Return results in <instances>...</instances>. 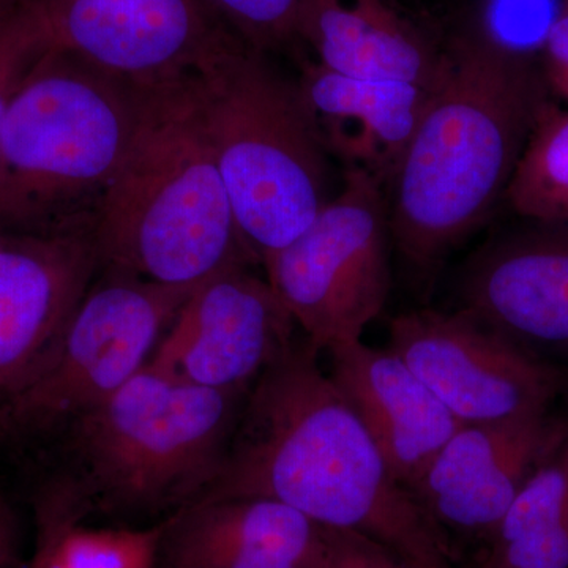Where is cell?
Listing matches in <instances>:
<instances>
[{
	"instance_id": "52a82bcc",
	"label": "cell",
	"mask_w": 568,
	"mask_h": 568,
	"mask_svg": "<svg viewBox=\"0 0 568 568\" xmlns=\"http://www.w3.org/2000/svg\"><path fill=\"white\" fill-rule=\"evenodd\" d=\"M386 186L347 168L338 196L290 245L264 261L265 280L320 353L362 339L390 294Z\"/></svg>"
},
{
	"instance_id": "30bf717a",
	"label": "cell",
	"mask_w": 568,
	"mask_h": 568,
	"mask_svg": "<svg viewBox=\"0 0 568 568\" xmlns=\"http://www.w3.org/2000/svg\"><path fill=\"white\" fill-rule=\"evenodd\" d=\"M47 50L77 55L136 85L196 73L239 39L203 0H14Z\"/></svg>"
},
{
	"instance_id": "ffe728a7",
	"label": "cell",
	"mask_w": 568,
	"mask_h": 568,
	"mask_svg": "<svg viewBox=\"0 0 568 568\" xmlns=\"http://www.w3.org/2000/svg\"><path fill=\"white\" fill-rule=\"evenodd\" d=\"M163 532L82 528L62 504L44 514L31 568H152Z\"/></svg>"
},
{
	"instance_id": "2e32d148",
	"label": "cell",
	"mask_w": 568,
	"mask_h": 568,
	"mask_svg": "<svg viewBox=\"0 0 568 568\" xmlns=\"http://www.w3.org/2000/svg\"><path fill=\"white\" fill-rule=\"evenodd\" d=\"M173 568H328L327 530L267 497L186 504L164 526Z\"/></svg>"
},
{
	"instance_id": "44dd1931",
	"label": "cell",
	"mask_w": 568,
	"mask_h": 568,
	"mask_svg": "<svg viewBox=\"0 0 568 568\" xmlns=\"http://www.w3.org/2000/svg\"><path fill=\"white\" fill-rule=\"evenodd\" d=\"M504 201L518 216L568 220V110L541 112Z\"/></svg>"
},
{
	"instance_id": "7402d4cb",
	"label": "cell",
	"mask_w": 568,
	"mask_h": 568,
	"mask_svg": "<svg viewBox=\"0 0 568 568\" xmlns=\"http://www.w3.org/2000/svg\"><path fill=\"white\" fill-rule=\"evenodd\" d=\"M566 0H481L474 33L499 50L532 59L544 50L549 29Z\"/></svg>"
},
{
	"instance_id": "5bb4252c",
	"label": "cell",
	"mask_w": 568,
	"mask_h": 568,
	"mask_svg": "<svg viewBox=\"0 0 568 568\" xmlns=\"http://www.w3.org/2000/svg\"><path fill=\"white\" fill-rule=\"evenodd\" d=\"M99 271L95 224L0 245V399L48 357Z\"/></svg>"
},
{
	"instance_id": "9c48e42d",
	"label": "cell",
	"mask_w": 568,
	"mask_h": 568,
	"mask_svg": "<svg viewBox=\"0 0 568 568\" xmlns=\"http://www.w3.org/2000/svg\"><path fill=\"white\" fill-rule=\"evenodd\" d=\"M387 347L463 425L540 416L568 390V369L534 361L457 310L402 313Z\"/></svg>"
},
{
	"instance_id": "277c9868",
	"label": "cell",
	"mask_w": 568,
	"mask_h": 568,
	"mask_svg": "<svg viewBox=\"0 0 568 568\" xmlns=\"http://www.w3.org/2000/svg\"><path fill=\"white\" fill-rule=\"evenodd\" d=\"M141 88L77 55L41 52L0 130V226H93L140 121Z\"/></svg>"
},
{
	"instance_id": "4316f807",
	"label": "cell",
	"mask_w": 568,
	"mask_h": 568,
	"mask_svg": "<svg viewBox=\"0 0 568 568\" xmlns=\"http://www.w3.org/2000/svg\"><path fill=\"white\" fill-rule=\"evenodd\" d=\"M20 551V521L9 500L0 497V568H11Z\"/></svg>"
},
{
	"instance_id": "ac0fdd59",
	"label": "cell",
	"mask_w": 568,
	"mask_h": 568,
	"mask_svg": "<svg viewBox=\"0 0 568 568\" xmlns=\"http://www.w3.org/2000/svg\"><path fill=\"white\" fill-rule=\"evenodd\" d=\"M298 40L346 77L436 88L447 70V50L388 0H302Z\"/></svg>"
},
{
	"instance_id": "7a4b0ae2",
	"label": "cell",
	"mask_w": 568,
	"mask_h": 568,
	"mask_svg": "<svg viewBox=\"0 0 568 568\" xmlns=\"http://www.w3.org/2000/svg\"><path fill=\"white\" fill-rule=\"evenodd\" d=\"M447 70L386 185L392 244L429 274L504 201L548 106L532 59L473 31L455 37Z\"/></svg>"
},
{
	"instance_id": "ba28073f",
	"label": "cell",
	"mask_w": 568,
	"mask_h": 568,
	"mask_svg": "<svg viewBox=\"0 0 568 568\" xmlns=\"http://www.w3.org/2000/svg\"><path fill=\"white\" fill-rule=\"evenodd\" d=\"M193 291L106 272L39 368L0 399L2 429L24 433L71 424L100 405L149 364Z\"/></svg>"
},
{
	"instance_id": "484cf974",
	"label": "cell",
	"mask_w": 568,
	"mask_h": 568,
	"mask_svg": "<svg viewBox=\"0 0 568 568\" xmlns=\"http://www.w3.org/2000/svg\"><path fill=\"white\" fill-rule=\"evenodd\" d=\"M541 59V73L548 89L568 102V0L564 3L558 20L549 29Z\"/></svg>"
},
{
	"instance_id": "5b68a950",
	"label": "cell",
	"mask_w": 568,
	"mask_h": 568,
	"mask_svg": "<svg viewBox=\"0 0 568 568\" xmlns=\"http://www.w3.org/2000/svg\"><path fill=\"white\" fill-rule=\"evenodd\" d=\"M193 85L239 233L263 265L331 201L328 152L297 84L244 40L209 59Z\"/></svg>"
},
{
	"instance_id": "4fadbf2b",
	"label": "cell",
	"mask_w": 568,
	"mask_h": 568,
	"mask_svg": "<svg viewBox=\"0 0 568 568\" xmlns=\"http://www.w3.org/2000/svg\"><path fill=\"white\" fill-rule=\"evenodd\" d=\"M295 327L267 280L227 268L194 287L148 365L190 386L246 394Z\"/></svg>"
},
{
	"instance_id": "d6986e66",
	"label": "cell",
	"mask_w": 568,
	"mask_h": 568,
	"mask_svg": "<svg viewBox=\"0 0 568 568\" xmlns=\"http://www.w3.org/2000/svg\"><path fill=\"white\" fill-rule=\"evenodd\" d=\"M467 568H568V422Z\"/></svg>"
},
{
	"instance_id": "7c38bea8",
	"label": "cell",
	"mask_w": 568,
	"mask_h": 568,
	"mask_svg": "<svg viewBox=\"0 0 568 568\" xmlns=\"http://www.w3.org/2000/svg\"><path fill=\"white\" fill-rule=\"evenodd\" d=\"M568 420L463 425L409 489L463 568L481 551Z\"/></svg>"
},
{
	"instance_id": "d4e9b609",
	"label": "cell",
	"mask_w": 568,
	"mask_h": 568,
	"mask_svg": "<svg viewBox=\"0 0 568 568\" xmlns=\"http://www.w3.org/2000/svg\"><path fill=\"white\" fill-rule=\"evenodd\" d=\"M327 530L328 568H417L398 552L353 530Z\"/></svg>"
},
{
	"instance_id": "9a60e30c",
	"label": "cell",
	"mask_w": 568,
	"mask_h": 568,
	"mask_svg": "<svg viewBox=\"0 0 568 568\" xmlns=\"http://www.w3.org/2000/svg\"><path fill=\"white\" fill-rule=\"evenodd\" d=\"M327 353L328 375L409 493L462 422L388 347L357 339Z\"/></svg>"
},
{
	"instance_id": "cb8c5ba5",
	"label": "cell",
	"mask_w": 568,
	"mask_h": 568,
	"mask_svg": "<svg viewBox=\"0 0 568 568\" xmlns=\"http://www.w3.org/2000/svg\"><path fill=\"white\" fill-rule=\"evenodd\" d=\"M44 51L31 17L14 0H0V130L14 93Z\"/></svg>"
},
{
	"instance_id": "e0dca14e",
	"label": "cell",
	"mask_w": 568,
	"mask_h": 568,
	"mask_svg": "<svg viewBox=\"0 0 568 568\" xmlns=\"http://www.w3.org/2000/svg\"><path fill=\"white\" fill-rule=\"evenodd\" d=\"M298 92L325 151L345 170L366 171L387 185L416 133L436 88L346 77L306 67Z\"/></svg>"
},
{
	"instance_id": "8fae6325",
	"label": "cell",
	"mask_w": 568,
	"mask_h": 568,
	"mask_svg": "<svg viewBox=\"0 0 568 568\" xmlns=\"http://www.w3.org/2000/svg\"><path fill=\"white\" fill-rule=\"evenodd\" d=\"M452 310L568 369V220L518 216L488 237L463 264Z\"/></svg>"
},
{
	"instance_id": "3957f363",
	"label": "cell",
	"mask_w": 568,
	"mask_h": 568,
	"mask_svg": "<svg viewBox=\"0 0 568 568\" xmlns=\"http://www.w3.org/2000/svg\"><path fill=\"white\" fill-rule=\"evenodd\" d=\"M193 74L140 85L136 132L97 213L106 272L196 287L256 264L239 233Z\"/></svg>"
},
{
	"instance_id": "603a6c76",
	"label": "cell",
	"mask_w": 568,
	"mask_h": 568,
	"mask_svg": "<svg viewBox=\"0 0 568 568\" xmlns=\"http://www.w3.org/2000/svg\"><path fill=\"white\" fill-rule=\"evenodd\" d=\"M204 6L254 50H284L298 41L302 0H203Z\"/></svg>"
},
{
	"instance_id": "6da1fadb",
	"label": "cell",
	"mask_w": 568,
	"mask_h": 568,
	"mask_svg": "<svg viewBox=\"0 0 568 568\" xmlns=\"http://www.w3.org/2000/svg\"><path fill=\"white\" fill-rule=\"evenodd\" d=\"M320 354L294 338L257 377L222 465L196 500L267 497L324 528L375 538L417 568H463L321 368Z\"/></svg>"
},
{
	"instance_id": "8992f818",
	"label": "cell",
	"mask_w": 568,
	"mask_h": 568,
	"mask_svg": "<svg viewBox=\"0 0 568 568\" xmlns=\"http://www.w3.org/2000/svg\"><path fill=\"white\" fill-rule=\"evenodd\" d=\"M246 394L190 386L145 365L71 422L84 484L112 506L193 503L222 465Z\"/></svg>"
}]
</instances>
